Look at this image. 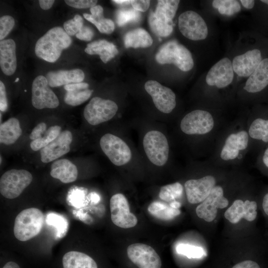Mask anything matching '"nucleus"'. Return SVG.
<instances>
[{"instance_id":"obj_55","label":"nucleus","mask_w":268,"mask_h":268,"mask_svg":"<svg viewBox=\"0 0 268 268\" xmlns=\"http://www.w3.org/2000/svg\"><path fill=\"white\" fill-rule=\"evenodd\" d=\"M2 268H20V267L15 262L10 261L6 263Z\"/></svg>"},{"instance_id":"obj_47","label":"nucleus","mask_w":268,"mask_h":268,"mask_svg":"<svg viewBox=\"0 0 268 268\" xmlns=\"http://www.w3.org/2000/svg\"><path fill=\"white\" fill-rule=\"evenodd\" d=\"M7 108V101L6 96L5 87L3 83L0 81V109L4 112Z\"/></svg>"},{"instance_id":"obj_40","label":"nucleus","mask_w":268,"mask_h":268,"mask_svg":"<svg viewBox=\"0 0 268 268\" xmlns=\"http://www.w3.org/2000/svg\"><path fill=\"white\" fill-rule=\"evenodd\" d=\"M176 251L178 254L186 256L188 258H201L205 255L201 247L186 244H179L176 247Z\"/></svg>"},{"instance_id":"obj_26","label":"nucleus","mask_w":268,"mask_h":268,"mask_svg":"<svg viewBox=\"0 0 268 268\" xmlns=\"http://www.w3.org/2000/svg\"><path fill=\"white\" fill-rule=\"evenodd\" d=\"M62 263L63 268H98L91 257L78 251L66 253L63 257Z\"/></svg>"},{"instance_id":"obj_46","label":"nucleus","mask_w":268,"mask_h":268,"mask_svg":"<svg viewBox=\"0 0 268 268\" xmlns=\"http://www.w3.org/2000/svg\"><path fill=\"white\" fill-rule=\"evenodd\" d=\"M150 2L148 0H131V4L134 9L144 12L148 9Z\"/></svg>"},{"instance_id":"obj_32","label":"nucleus","mask_w":268,"mask_h":268,"mask_svg":"<svg viewBox=\"0 0 268 268\" xmlns=\"http://www.w3.org/2000/svg\"><path fill=\"white\" fill-rule=\"evenodd\" d=\"M249 133L253 138L268 142V120L261 118L255 120L250 127Z\"/></svg>"},{"instance_id":"obj_14","label":"nucleus","mask_w":268,"mask_h":268,"mask_svg":"<svg viewBox=\"0 0 268 268\" xmlns=\"http://www.w3.org/2000/svg\"><path fill=\"white\" fill-rule=\"evenodd\" d=\"M229 202L223 196L222 187L214 186L207 197L196 209L197 216L207 222H211L216 217L217 208L227 207Z\"/></svg>"},{"instance_id":"obj_18","label":"nucleus","mask_w":268,"mask_h":268,"mask_svg":"<svg viewBox=\"0 0 268 268\" xmlns=\"http://www.w3.org/2000/svg\"><path fill=\"white\" fill-rule=\"evenodd\" d=\"M264 59L262 51L259 49L249 50L233 59V70L240 76L249 77Z\"/></svg>"},{"instance_id":"obj_53","label":"nucleus","mask_w":268,"mask_h":268,"mask_svg":"<svg viewBox=\"0 0 268 268\" xmlns=\"http://www.w3.org/2000/svg\"><path fill=\"white\" fill-rule=\"evenodd\" d=\"M240 2L242 5L247 9L253 8L255 3V0H241Z\"/></svg>"},{"instance_id":"obj_36","label":"nucleus","mask_w":268,"mask_h":268,"mask_svg":"<svg viewBox=\"0 0 268 268\" xmlns=\"http://www.w3.org/2000/svg\"><path fill=\"white\" fill-rule=\"evenodd\" d=\"M212 5L221 14L228 16L232 15L241 10L239 2L236 0H214Z\"/></svg>"},{"instance_id":"obj_33","label":"nucleus","mask_w":268,"mask_h":268,"mask_svg":"<svg viewBox=\"0 0 268 268\" xmlns=\"http://www.w3.org/2000/svg\"><path fill=\"white\" fill-rule=\"evenodd\" d=\"M148 24L153 33L159 37H167L172 32L173 23H166L157 19L151 11L148 16Z\"/></svg>"},{"instance_id":"obj_31","label":"nucleus","mask_w":268,"mask_h":268,"mask_svg":"<svg viewBox=\"0 0 268 268\" xmlns=\"http://www.w3.org/2000/svg\"><path fill=\"white\" fill-rule=\"evenodd\" d=\"M61 127L59 126L50 127L43 136L32 140L30 144L31 148L34 151L41 150L55 140L61 134Z\"/></svg>"},{"instance_id":"obj_16","label":"nucleus","mask_w":268,"mask_h":268,"mask_svg":"<svg viewBox=\"0 0 268 268\" xmlns=\"http://www.w3.org/2000/svg\"><path fill=\"white\" fill-rule=\"evenodd\" d=\"M72 140V135L69 131L61 132L55 140L40 150L41 161L49 163L68 153Z\"/></svg>"},{"instance_id":"obj_37","label":"nucleus","mask_w":268,"mask_h":268,"mask_svg":"<svg viewBox=\"0 0 268 268\" xmlns=\"http://www.w3.org/2000/svg\"><path fill=\"white\" fill-rule=\"evenodd\" d=\"M92 92V90L88 89L67 91L64 100L68 105L73 106H78L87 100Z\"/></svg>"},{"instance_id":"obj_58","label":"nucleus","mask_w":268,"mask_h":268,"mask_svg":"<svg viewBox=\"0 0 268 268\" xmlns=\"http://www.w3.org/2000/svg\"><path fill=\"white\" fill-rule=\"evenodd\" d=\"M91 200L92 201L97 202H98V201L100 200L99 197L98 196L97 194L95 193H92L91 194V197H90Z\"/></svg>"},{"instance_id":"obj_52","label":"nucleus","mask_w":268,"mask_h":268,"mask_svg":"<svg viewBox=\"0 0 268 268\" xmlns=\"http://www.w3.org/2000/svg\"><path fill=\"white\" fill-rule=\"evenodd\" d=\"M55 2L54 0H39V3L41 8L44 10L50 9Z\"/></svg>"},{"instance_id":"obj_12","label":"nucleus","mask_w":268,"mask_h":268,"mask_svg":"<svg viewBox=\"0 0 268 268\" xmlns=\"http://www.w3.org/2000/svg\"><path fill=\"white\" fill-rule=\"evenodd\" d=\"M32 104L37 109L55 108L59 105L57 96L50 88L46 77L43 75L37 76L33 81Z\"/></svg>"},{"instance_id":"obj_56","label":"nucleus","mask_w":268,"mask_h":268,"mask_svg":"<svg viewBox=\"0 0 268 268\" xmlns=\"http://www.w3.org/2000/svg\"><path fill=\"white\" fill-rule=\"evenodd\" d=\"M263 160L265 165L268 168V148L265 151Z\"/></svg>"},{"instance_id":"obj_59","label":"nucleus","mask_w":268,"mask_h":268,"mask_svg":"<svg viewBox=\"0 0 268 268\" xmlns=\"http://www.w3.org/2000/svg\"><path fill=\"white\" fill-rule=\"evenodd\" d=\"M170 205L174 208L179 209L181 207V204L180 202L175 201L170 202Z\"/></svg>"},{"instance_id":"obj_49","label":"nucleus","mask_w":268,"mask_h":268,"mask_svg":"<svg viewBox=\"0 0 268 268\" xmlns=\"http://www.w3.org/2000/svg\"><path fill=\"white\" fill-rule=\"evenodd\" d=\"M232 268H261V267L255 261L246 260L236 264Z\"/></svg>"},{"instance_id":"obj_22","label":"nucleus","mask_w":268,"mask_h":268,"mask_svg":"<svg viewBox=\"0 0 268 268\" xmlns=\"http://www.w3.org/2000/svg\"><path fill=\"white\" fill-rule=\"evenodd\" d=\"M84 77L83 71L78 68L51 71L46 76L49 85L52 87L81 82Z\"/></svg>"},{"instance_id":"obj_4","label":"nucleus","mask_w":268,"mask_h":268,"mask_svg":"<svg viewBox=\"0 0 268 268\" xmlns=\"http://www.w3.org/2000/svg\"><path fill=\"white\" fill-rule=\"evenodd\" d=\"M32 179V174L26 170H8L0 179V194L7 199L16 198L30 184Z\"/></svg>"},{"instance_id":"obj_39","label":"nucleus","mask_w":268,"mask_h":268,"mask_svg":"<svg viewBox=\"0 0 268 268\" xmlns=\"http://www.w3.org/2000/svg\"><path fill=\"white\" fill-rule=\"evenodd\" d=\"M83 17L88 21L93 23L102 33L109 34L115 29L114 22L108 18H103L95 20L91 14L83 13Z\"/></svg>"},{"instance_id":"obj_44","label":"nucleus","mask_w":268,"mask_h":268,"mask_svg":"<svg viewBox=\"0 0 268 268\" xmlns=\"http://www.w3.org/2000/svg\"><path fill=\"white\" fill-rule=\"evenodd\" d=\"M94 35L93 30L89 27L83 26L79 31L75 35L78 39L86 41H90Z\"/></svg>"},{"instance_id":"obj_45","label":"nucleus","mask_w":268,"mask_h":268,"mask_svg":"<svg viewBox=\"0 0 268 268\" xmlns=\"http://www.w3.org/2000/svg\"><path fill=\"white\" fill-rule=\"evenodd\" d=\"M46 131V124L44 122L38 124L32 130L29 137L31 140H35L42 137V134Z\"/></svg>"},{"instance_id":"obj_21","label":"nucleus","mask_w":268,"mask_h":268,"mask_svg":"<svg viewBox=\"0 0 268 268\" xmlns=\"http://www.w3.org/2000/svg\"><path fill=\"white\" fill-rule=\"evenodd\" d=\"M16 45L11 39L0 42V67L6 75L13 74L16 69Z\"/></svg>"},{"instance_id":"obj_51","label":"nucleus","mask_w":268,"mask_h":268,"mask_svg":"<svg viewBox=\"0 0 268 268\" xmlns=\"http://www.w3.org/2000/svg\"><path fill=\"white\" fill-rule=\"evenodd\" d=\"M90 11L94 19L97 20L104 18L103 8L99 5H95L90 8Z\"/></svg>"},{"instance_id":"obj_54","label":"nucleus","mask_w":268,"mask_h":268,"mask_svg":"<svg viewBox=\"0 0 268 268\" xmlns=\"http://www.w3.org/2000/svg\"><path fill=\"white\" fill-rule=\"evenodd\" d=\"M262 207L265 213L268 216V192L264 197Z\"/></svg>"},{"instance_id":"obj_38","label":"nucleus","mask_w":268,"mask_h":268,"mask_svg":"<svg viewBox=\"0 0 268 268\" xmlns=\"http://www.w3.org/2000/svg\"><path fill=\"white\" fill-rule=\"evenodd\" d=\"M140 18V13L134 8L119 9L116 12V21L119 26L129 22H137Z\"/></svg>"},{"instance_id":"obj_6","label":"nucleus","mask_w":268,"mask_h":268,"mask_svg":"<svg viewBox=\"0 0 268 268\" xmlns=\"http://www.w3.org/2000/svg\"><path fill=\"white\" fill-rule=\"evenodd\" d=\"M118 110L114 101L94 97L85 107L83 115L89 124L96 126L111 119Z\"/></svg>"},{"instance_id":"obj_43","label":"nucleus","mask_w":268,"mask_h":268,"mask_svg":"<svg viewBox=\"0 0 268 268\" xmlns=\"http://www.w3.org/2000/svg\"><path fill=\"white\" fill-rule=\"evenodd\" d=\"M66 3L69 6L76 8H86L96 5V0H66Z\"/></svg>"},{"instance_id":"obj_15","label":"nucleus","mask_w":268,"mask_h":268,"mask_svg":"<svg viewBox=\"0 0 268 268\" xmlns=\"http://www.w3.org/2000/svg\"><path fill=\"white\" fill-rule=\"evenodd\" d=\"M233 77L232 63L228 58H224L210 68L206 74L205 80L210 86L222 88L229 85Z\"/></svg>"},{"instance_id":"obj_30","label":"nucleus","mask_w":268,"mask_h":268,"mask_svg":"<svg viewBox=\"0 0 268 268\" xmlns=\"http://www.w3.org/2000/svg\"><path fill=\"white\" fill-rule=\"evenodd\" d=\"M147 210L152 216L162 220H171L181 213L179 209L174 208L170 204L159 201L151 202Z\"/></svg>"},{"instance_id":"obj_27","label":"nucleus","mask_w":268,"mask_h":268,"mask_svg":"<svg viewBox=\"0 0 268 268\" xmlns=\"http://www.w3.org/2000/svg\"><path fill=\"white\" fill-rule=\"evenodd\" d=\"M19 122L11 118L1 123L0 126V142L6 145L14 143L22 134Z\"/></svg>"},{"instance_id":"obj_57","label":"nucleus","mask_w":268,"mask_h":268,"mask_svg":"<svg viewBox=\"0 0 268 268\" xmlns=\"http://www.w3.org/2000/svg\"><path fill=\"white\" fill-rule=\"evenodd\" d=\"M113 1L121 5H126L131 3V0H114Z\"/></svg>"},{"instance_id":"obj_9","label":"nucleus","mask_w":268,"mask_h":268,"mask_svg":"<svg viewBox=\"0 0 268 268\" xmlns=\"http://www.w3.org/2000/svg\"><path fill=\"white\" fill-rule=\"evenodd\" d=\"M214 126L211 115L202 110H196L187 114L181 120L180 128L187 134H203L209 133Z\"/></svg>"},{"instance_id":"obj_34","label":"nucleus","mask_w":268,"mask_h":268,"mask_svg":"<svg viewBox=\"0 0 268 268\" xmlns=\"http://www.w3.org/2000/svg\"><path fill=\"white\" fill-rule=\"evenodd\" d=\"M183 192L182 185L179 182H175L162 187L159 193V197L164 201L171 202L179 199Z\"/></svg>"},{"instance_id":"obj_24","label":"nucleus","mask_w":268,"mask_h":268,"mask_svg":"<svg viewBox=\"0 0 268 268\" xmlns=\"http://www.w3.org/2000/svg\"><path fill=\"white\" fill-rule=\"evenodd\" d=\"M51 176L62 183H69L75 181L78 176L76 166L67 159L54 161L51 167Z\"/></svg>"},{"instance_id":"obj_11","label":"nucleus","mask_w":268,"mask_h":268,"mask_svg":"<svg viewBox=\"0 0 268 268\" xmlns=\"http://www.w3.org/2000/svg\"><path fill=\"white\" fill-rule=\"evenodd\" d=\"M144 88L152 97L156 108L160 112L168 114L175 108L176 95L170 88L152 80L145 82Z\"/></svg>"},{"instance_id":"obj_3","label":"nucleus","mask_w":268,"mask_h":268,"mask_svg":"<svg viewBox=\"0 0 268 268\" xmlns=\"http://www.w3.org/2000/svg\"><path fill=\"white\" fill-rule=\"evenodd\" d=\"M155 59L160 64H173L183 71H189L194 67L191 52L176 40L163 44L156 53Z\"/></svg>"},{"instance_id":"obj_50","label":"nucleus","mask_w":268,"mask_h":268,"mask_svg":"<svg viewBox=\"0 0 268 268\" xmlns=\"http://www.w3.org/2000/svg\"><path fill=\"white\" fill-rule=\"evenodd\" d=\"M89 84L85 82H79L71 83L64 86V88L67 91L86 89Z\"/></svg>"},{"instance_id":"obj_29","label":"nucleus","mask_w":268,"mask_h":268,"mask_svg":"<svg viewBox=\"0 0 268 268\" xmlns=\"http://www.w3.org/2000/svg\"><path fill=\"white\" fill-rule=\"evenodd\" d=\"M180 0H159L157 1L154 15L158 20L168 23H173Z\"/></svg>"},{"instance_id":"obj_35","label":"nucleus","mask_w":268,"mask_h":268,"mask_svg":"<svg viewBox=\"0 0 268 268\" xmlns=\"http://www.w3.org/2000/svg\"><path fill=\"white\" fill-rule=\"evenodd\" d=\"M45 220L47 224L55 227L57 237L61 238L65 235L68 227L66 218L59 214L50 212L47 214Z\"/></svg>"},{"instance_id":"obj_13","label":"nucleus","mask_w":268,"mask_h":268,"mask_svg":"<svg viewBox=\"0 0 268 268\" xmlns=\"http://www.w3.org/2000/svg\"><path fill=\"white\" fill-rule=\"evenodd\" d=\"M129 259L138 268H161L160 257L151 246L142 243H134L127 248Z\"/></svg>"},{"instance_id":"obj_8","label":"nucleus","mask_w":268,"mask_h":268,"mask_svg":"<svg viewBox=\"0 0 268 268\" xmlns=\"http://www.w3.org/2000/svg\"><path fill=\"white\" fill-rule=\"evenodd\" d=\"M180 31L185 37L192 40L205 39L208 34V29L204 19L197 12L186 11L181 14L178 18Z\"/></svg>"},{"instance_id":"obj_60","label":"nucleus","mask_w":268,"mask_h":268,"mask_svg":"<svg viewBox=\"0 0 268 268\" xmlns=\"http://www.w3.org/2000/svg\"><path fill=\"white\" fill-rule=\"evenodd\" d=\"M19 80V78H17L15 80V82H17Z\"/></svg>"},{"instance_id":"obj_2","label":"nucleus","mask_w":268,"mask_h":268,"mask_svg":"<svg viewBox=\"0 0 268 268\" xmlns=\"http://www.w3.org/2000/svg\"><path fill=\"white\" fill-rule=\"evenodd\" d=\"M44 222V214L39 209L31 207L24 209L15 219L14 235L20 241H28L40 233Z\"/></svg>"},{"instance_id":"obj_25","label":"nucleus","mask_w":268,"mask_h":268,"mask_svg":"<svg viewBox=\"0 0 268 268\" xmlns=\"http://www.w3.org/2000/svg\"><path fill=\"white\" fill-rule=\"evenodd\" d=\"M89 55H98L104 63L108 61L118 54L116 46L112 43L105 40H100L88 43L84 50Z\"/></svg>"},{"instance_id":"obj_17","label":"nucleus","mask_w":268,"mask_h":268,"mask_svg":"<svg viewBox=\"0 0 268 268\" xmlns=\"http://www.w3.org/2000/svg\"><path fill=\"white\" fill-rule=\"evenodd\" d=\"M215 184V178L209 175L199 179L187 181L185 188L188 201L192 204L202 202L209 195Z\"/></svg>"},{"instance_id":"obj_10","label":"nucleus","mask_w":268,"mask_h":268,"mask_svg":"<svg viewBox=\"0 0 268 268\" xmlns=\"http://www.w3.org/2000/svg\"><path fill=\"white\" fill-rule=\"evenodd\" d=\"M111 218L113 223L122 228H130L137 223L136 217L130 212L129 204L122 194L113 195L110 201Z\"/></svg>"},{"instance_id":"obj_19","label":"nucleus","mask_w":268,"mask_h":268,"mask_svg":"<svg viewBox=\"0 0 268 268\" xmlns=\"http://www.w3.org/2000/svg\"><path fill=\"white\" fill-rule=\"evenodd\" d=\"M257 204L255 201L235 200L226 210L224 216L233 224L239 222L242 218L248 221H254L257 216Z\"/></svg>"},{"instance_id":"obj_48","label":"nucleus","mask_w":268,"mask_h":268,"mask_svg":"<svg viewBox=\"0 0 268 268\" xmlns=\"http://www.w3.org/2000/svg\"><path fill=\"white\" fill-rule=\"evenodd\" d=\"M82 194L80 191H77L71 195L69 200L70 203L76 207H80L83 202Z\"/></svg>"},{"instance_id":"obj_5","label":"nucleus","mask_w":268,"mask_h":268,"mask_svg":"<svg viewBox=\"0 0 268 268\" xmlns=\"http://www.w3.org/2000/svg\"><path fill=\"white\" fill-rule=\"evenodd\" d=\"M145 154L153 164L162 166L166 164L169 156V144L165 135L153 130L147 132L143 139Z\"/></svg>"},{"instance_id":"obj_28","label":"nucleus","mask_w":268,"mask_h":268,"mask_svg":"<svg viewBox=\"0 0 268 268\" xmlns=\"http://www.w3.org/2000/svg\"><path fill=\"white\" fill-rule=\"evenodd\" d=\"M124 45L126 48H147L153 43L149 34L144 29L136 28L130 31L124 37Z\"/></svg>"},{"instance_id":"obj_20","label":"nucleus","mask_w":268,"mask_h":268,"mask_svg":"<svg viewBox=\"0 0 268 268\" xmlns=\"http://www.w3.org/2000/svg\"><path fill=\"white\" fill-rule=\"evenodd\" d=\"M248 135L246 131H242L236 134H232L227 138L223 147L220 157L224 160H232L239 155V151L247 147Z\"/></svg>"},{"instance_id":"obj_41","label":"nucleus","mask_w":268,"mask_h":268,"mask_svg":"<svg viewBox=\"0 0 268 268\" xmlns=\"http://www.w3.org/2000/svg\"><path fill=\"white\" fill-rule=\"evenodd\" d=\"M83 19L79 14L74 15L72 19L66 21L64 24L65 31L69 36L76 35L82 27Z\"/></svg>"},{"instance_id":"obj_1","label":"nucleus","mask_w":268,"mask_h":268,"mask_svg":"<svg viewBox=\"0 0 268 268\" xmlns=\"http://www.w3.org/2000/svg\"><path fill=\"white\" fill-rule=\"evenodd\" d=\"M71 42V38L63 28L54 27L37 40L35 53L39 58L54 63L59 59L63 50L69 47Z\"/></svg>"},{"instance_id":"obj_23","label":"nucleus","mask_w":268,"mask_h":268,"mask_svg":"<svg viewBox=\"0 0 268 268\" xmlns=\"http://www.w3.org/2000/svg\"><path fill=\"white\" fill-rule=\"evenodd\" d=\"M268 86V58L264 59L248 78L244 89L250 93H258Z\"/></svg>"},{"instance_id":"obj_42","label":"nucleus","mask_w":268,"mask_h":268,"mask_svg":"<svg viewBox=\"0 0 268 268\" xmlns=\"http://www.w3.org/2000/svg\"><path fill=\"white\" fill-rule=\"evenodd\" d=\"M14 19L10 15H4L0 18V40L3 39L9 34L14 25Z\"/></svg>"},{"instance_id":"obj_7","label":"nucleus","mask_w":268,"mask_h":268,"mask_svg":"<svg viewBox=\"0 0 268 268\" xmlns=\"http://www.w3.org/2000/svg\"><path fill=\"white\" fill-rule=\"evenodd\" d=\"M102 150L114 165L122 166L128 163L132 152L127 144L121 138L111 134L103 135L100 140Z\"/></svg>"}]
</instances>
